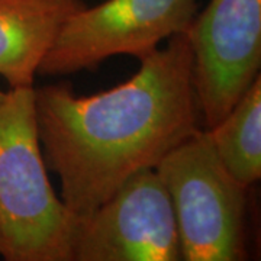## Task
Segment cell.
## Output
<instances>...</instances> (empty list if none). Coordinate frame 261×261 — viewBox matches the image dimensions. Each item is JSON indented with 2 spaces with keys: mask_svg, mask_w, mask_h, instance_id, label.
Instances as JSON below:
<instances>
[{
  "mask_svg": "<svg viewBox=\"0 0 261 261\" xmlns=\"http://www.w3.org/2000/svg\"><path fill=\"white\" fill-rule=\"evenodd\" d=\"M140 64L129 80L92 96H77L67 83L35 89L42 157L60 177V199L79 218L200 128L189 32L170 37Z\"/></svg>",
  "mask_w": 261,
  "mask_h": 261,
  "instance_id": "cell-1",
  "label": "cell"
},
{
  "mask_svg": "<svg viewBox=\"0 0 261 261\" xmlns=\"http://www.w3.org/2000/svg\"><path fill=\"white\" fill-rule=\"evenodd\" d=\"M79 221L48 178L35 86L0 90V258L73 261Z\"/></svg>",
  "mask_w": 261,
  "mask_h": 261,
  "instance_id": "cell-2",
  "label": "cell"
},
{
  "mask_svg": "<svg viewBox=\"0 0 261 261\" xmlns=\"http://www.w3.org/2000/svg\"><path fill=\"white\" fill-rule=\"evenodd\" d=\"M155 171L174 207L181 260L247 258V189L225 168L209 130H195L160 161Z\"/></svg>",
  "mask_w": 261,
  "mask_h": 261,
  "instance_id": "cell-3",
  "label": "cell"
},
{
  "mask_svg": "<svg viewBox=\"0 0 261 261\" xmlns=\"http://www.w3.org/2000/svg\"><path fill=\"white\" fill-rule=\"evenodd\" d=\"M196 15L197 0H105L86 6L65 22L38 74L92 71L122 54L142 60L163 39L189 32Z\"/></svg>",
  "mask_w": 261,
  "mask_h": 261,
  "instance_id": "cell-4",
  "label": "cell"
},
{
  "mask_svg": "<svg viewBox=\"0 0 261 261\" xmlns=\"http://www.w3.org/2000/svg\"><path fill=\"white\" fill-rule=\"evenodd\" d=\"M180 260L174 207L155 168L134 173L79 221L73 261Z\"/></svg>",
  "mask_w": 261,
  "mask_h": 261,
  "instance_id": "cell-5",
  "label": "cell"
},
{
  "mask_svg": "<svg viewBox=\"0 0 261 261\" xmlns=\"http://www.w3.org/2000/svg\"><path fill=\"white\" fill-rule=\"evenodd\" d=\"M189 37L196 99L211 129L260 74L261 0H211Z\"/></svg>",
  "mask_w": 261,
  "mask_h": 261,
  "instance_id": "cell-6",
  "label": "cell"
},
{
  "mask_svg": "<svg viewBox=\"0 0 261 261\" xmlns=\"http://www.w3.org/2000/svg\"><path fill=\"white\" fill-rule=\"evenodd\" d=\"M83 0H0V75L32 87L38 68Z\"/></svg>",
  "mask_w": 261,
  "mask_h": 261,
  "instance_id": "cell-7",
  "label": "cell"
},
{
  "mask_svg": "<svg viewBox=\"0 0 261 261\" xmlns=\"http://www.w3.org/2000/svg\"><path fill=\"white\" fill-rule=\"evenodd\" d=\"M209 135L225 168L241 186L251 187L261 177V77L244 92L240 100Z\"/></svg>",
  "mask_w": 261,
  "mask_h": 261,
  "instance_id": "cell-8",
  "label": "cell"
}]
</instances>
